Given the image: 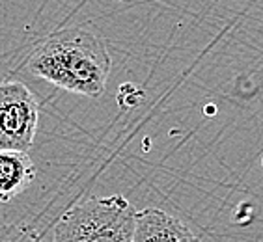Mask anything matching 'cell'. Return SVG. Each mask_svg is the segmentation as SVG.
<instances>
[{"label": "cell", "mask_w": 263, "mask_h": 242, "mask_svg": "<svg viewBox=\"0 0 263 242\" xmlns=\"http://www.w3.org/2000/svg\"><path fill=\"white\" fill-rule=\"evenodd\" d=\"M137 212L120 194L86 197L58 220L52 242H135Z\"/></svg>", "instance_id": "2"}, {"label": "cell", "mask_w": 263, "mask_h": 242, "mask_svg": "<svg viewBox=\"0 0 263 242\" xmlns=\"http://www.w3.org/2000/svg\"><path fill=\"white\" fill-rule=\"evenodd\" d=\"M261 164H263V160H261Z\"/></svg>", "instance_id": "7"}, {"label": "cell", "mask_w": 263, "mask_h": 242, "mask_svg": "<svg viewBox=\"0 0 263 242\" xmlns=\"http://www.w3.org/2000/svg\"><path fill=\"white\" fill-rule=\"evenodd\" d=\"M112 60L101 35L86 28H66L43 41L28 60L32 75L62 90L101 97Z\"/></svg>", "instance_id": "1"}, {"label": "cell", "mask_w": 263, "mask_h": 242, "mask_svg": "<svg viewBox=\"0 0 263 242\" xmlns=\"http://www.w3.org/2000/svg\"><path fill=\"white\" fill-rule=\"evenodd\" d=\"M135 242H202L196 233L162 209H144L137 212Z\"/></svg>", "instance_id": "4"}, {"label": "cell", "mask_w": 263, "mask_h": 242, "mask_svg": "<svg viewBox=\"0 0 263 242\" xmlns=\"http://www.w3.org/2000/svg\"><path fill=\"white\" fill-rule=\"evenodd\" d=\"M37 101L23 82H0V151H28L37 131Z\"/></svg>", "instance_id": "3"}, {"label": "cell", "mask_w": 263, "mask_h": 242, "mask_svg": "<svg viewBox=\"0 0 263 242\" xmlns=\"http://www.w3.org/2000/svg\"><path fill=\"white\" fill-rule=\"evenodd\" d=\"M0 242H43L37 233L15 224L0 226Z\"/></svg>", "instance_id": "6"}, {"label": "cell", "mask_w": 263, "mask_h": 242, "mask_svg": "<svg viewBox=\"0 0 263 242\" xmlns=\"http://www.w3.org/2000/svg\"><path fill=\"white\" fill-rule=\"evenodd\" d=\"M35 166L28 153L0 151V203H10L30 187Z\"/></svg>", "instance_id": "5"}]
</instances>
